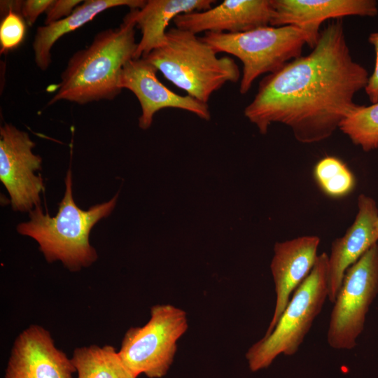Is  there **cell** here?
Segmentation results:
<instances>
[{
    "label": "cell",
    "mask_w": 378,
    "mask_h": 378,
    "mask_svg": "<svg viewBox=\"0 0 378 378\" xmlns=\"http://www.w3.org/2000/svg\"><path fill=\"white\" fill-rule=\"evenodd\" d=\"M320 241L318 236L304 235L274 244L270 269L276 303L265 335L274 329L293 293L311 272L318 256Z\"/></svg>",
    "instance_id": "12"
},
{
    "label": "cell",
    "mask_w": 378,
    "mask_h": 378,
    "mask_svg": "<svg viewBox=\"0 0 378 378\" xmlns=\"http://www.w3.org/2000/svg\"><path fill=\"white\" fill-rule=\"evenodd\" d=\"M201 38L217 53L232 55L241 62V94L248 92L260 76L277 71L300 57L305 44L313 49L318 41L308 31L295 25H267L232 34L205 32Z\"/></svg>",
    "instance_id": "5"
},
{
    "label": "cell",
    "mask_w": 378,
    "mask_h": 378,
    "mask_svg": "<svg viewBox=\"0 0 378 378\" xmlns=\"http://www.w3.org/2000/svg\"><path fill=\"white\" fill-rule=\"evenodd\" d=\"M314 176L321 190L333 198L349 195L356 184L355 177L346 164L333 156H326L316 164Z\"/></svg>",
    "instance_id": "20"
},
{
    "label": "cell",
    "mask_w": 378,
    "mask_h": 378,
    "mask_svg": "<svg viewBox=\"0 0 378 378\" xmlns=\"http://www.w3.org/2000/svg\"><path fill=\"white\" fill-rule=\"evenodd\" d=\"M65 192L54 217L42 211L41 205L29 211L30 220L18 226L20 234L29 236L39 244V249L49 262L57 260L71 271L91 265L97 259L90 245L89 235L93 226L107 217L115 206L118 194L102 204L84 211L78 207L72 195V178L68 171Z\"/></svg>",
    "instance_id": "3"
},
{
    "label": "cell",
    "mask_w": 378,
    "mask_h": 378,
    "mask_svg": "<svg viewBox=\"0 0 378 378\" xmlns=\"http://www.w3.org/2000/svg\"><path fill=\"white\" fill-rule=\"evenodd\" d=\"M358 211L354 223L344 234L335 239L328 255V298L333 303L344 274L368 249L377 243L375 223L378 208L374 200L361 194L358 197Z\"/></svg>",
    "instance_id": "14"
},
{
    "label": "cell",
    "mask_w": 378,
    "mask_h": 378,
    "mask_svg": "<svg viewBox=\"0 0 378 378\" xmlns=\"http://www.w3.org/2000/svg\"><path fill=\"white\" fill-rule=\"evenodd\" d=\"M375 234H376V237H377V241H378V218L376 221V223H375Z\"/></svg>",
    "instance_id": "26"
},
{
    "label": "cell",
    "mask_w": 378,
    "mask_h": 378,
    "mask_svg": "<svg viewBox=\"0 0 378 378\" xmlns=\"http://www.w3.org/2000/svg\"><path fill=\"white\" fill-rule=\"evenodd\" d=\"M272 4L270 26H298L317 41L320 26L326 20L350 15L374 17L378 13L374 0H272Z\"/></svg>",
    "instance_id": "15"
},
{
    "label": "cell",
    "mask_w": 378,
    "mask_h": 378,
    "mask_svg": "<svg viewBox=\"0 0 378 378\" xmlns=\"http://www.w3.org/2000/svg\"><path fill=\"white\" fill-rule=\"evenodd\" d=\"M378 295V244L346 271L333 302L327 341L330 347L349 350L357 344L366 315Z\"/></svg>",
    "instance_id": "8"
},
{
    "label": "cell",
    "mask_w": 378,
    "mask_h": 378,
    "mask_svg": "<svg viewBox=\"0 0 378 378\" xmlns=\"http://www.w3.org/2000/svg\"><path fill=\"white\" fill-rule=\"evenodd\" d=\"M272 0H225L204 11L182 13L173 20L176 27L201 32L239 33L270 25Z\"/></svg>",
    "instance_id": "13"
},
{
    "label": "cell",
    "mask_w": 378,
    "mask_h": 378,
    "mask_svg": "<svg viewBox=\"0 0 378 378\" xmlns=\"http://www.w3.org/2000/svg\"><path fill=\"white\" fill-rule=\"evenodd\" d=\"M135 27L125 15L118 27L99 31L88 47L76 52L48 105L61 100L85 104L118 96L122 69L134 58L137 48Z\"/></svg>",
    "instance_id": "2"
},
{
    "label": "cell",
    "mask_w": 378,
    "mask_h": 378,
    "mask_svg": "<svg viewBox=\"0 0 378 378\" xmlns=\"http://www.w3.org/2000/svg\"><path fill=\"white\" fill-rule=\"evenodd\" d=\"M368 78L367 69L351 57L343 21L335 19L321 30L309 55L260 80L244 114L262 134L279 122L289 127L300 143L319 142L361 106L354 97Z\"/></svg>",
    "instance_id": "1"
},
{
    "label": "cell",
    "mask_w": 378,
    "mask_h": 378,
    "mask_svg": "<svg viewBox=\"0 0 378 378\" xmlns=\"http://www.w3.org/2000/svg\"><path fill=\"white\" fill-rule=\"evenodd\" d=\"M35 143L29 134L11 124L0 127V180L10 197L14 211H28L41 205L43 179L41 158L32 152Z\"/></svg>",
    "instance_id": "9"
},
{
    "label": "cell",
    "mask_w": 378,
    "mask_h": 378,
    "mask_svg": "<svg viewBox=\"0 0 378 378\" xmlns=\"http://www.w3.org/2000/svg\"><path fill=\"white\" fill-rule=\"evenodd\" d=\"M166 36L165 44L144 59L191 97L206 104L215 91L240 78L235 61L226 56L218 57L213 47L197 34L172 27Z\"/></svg>",
    "instance_id": "4"
},
{
    "label": "cell",
    "mask_w": 378,
    "mask_h": 378,
    "mask_svg": "<svg viewBox=\"0 0 378 378\" xmlns=\"http://www.w3.org/2000/svg\"><path fill=\"white\" fill-rule=\"evenodd\" d=\"M71 360L77 378H137L111 345L78 347Z\"/></svg>",
    "instance_id": "18"
},
{
    "label": "cell",
    "mask_w": 378,
    "mask_h": 378,
    "mask_svg": "<svg viewBox=\"0 0 378 378\" xmlns=\"http://www.w3.org/2000/svg\"><path fill=\"white\" fill-rule=\"evenodd\" d=\"M328 255L321 253L293 293L272 332L253 344L246 358L253 372L269 367L280 354H295L328 298Z\"/></svg>",
    "instance_id": "6"
},
{
    "label": "cell",
    "mask_w": 378,
    "mask_h": 378,
    "mask_svg": "<svg viewBox=\"0 0 378 378\" xmlns=\"http://www.w3.org/2000/svg\"><path fill=\"white\" fill-rule=\"evenodd\" d=\"M339 129L366 152L378 148V102L363 106L344 118Z\"/></svg>",
    "instance_id": "19"
},
{
    "label": "cell",
    "mask_w": 378,
    "mask_h": 378,
    "mask_svg": "<svg viewBox=\"0 0 378 378\" xmlns=\"http://www.w3.org/2000/svg\"><path fill=\"white\" fill-rule=\"evenodd\" d=\"M81 2L80 0H53L46 12L45 25L68 17Z\"/></svg>",
    "instance_id": "22"
},
{
    "label": "cell",
    "mask_w": 378,
    "mask_h": 378,
    "mask_svg": "<svg viewBox=\"0 0 378 378\" xmlns=\"http://www.w3.org/2000/svg\"><path fill=\"white\" fill-rule=\"evenodd\" d=\"M26 24L22 16L10 11L3 17L0 24L1 53L16 48L24 40Z\"/></svg>",
    "instance_id": "21"
},
{
    "label": "cell",
    "mask_w": 378,
    "mask_h": 378,
    "mask_svg": "<svg viewBox=\"0 0 378 378\" xmlns=\"http://www.w3.org/2000/svg\"><path fill=\"white\" fill-rule=\"evenodd\" d=\"M22 2L23 1H1L0 8L1 15L4 17L10 11L21 15Z\"/></svg>",
    "instance_id": "25"
},
{
    "label": "cell",
    "mask_w": 378,
    "mask_h": 378,
    "mask_svg": "<svg viewBox=\"0 0 378 378\" xmlns=\"http://www.w3.org/2000/svg\"><path fill=\"white\" fill-rule=\"evenodd\" d=\"M368 41L375 51V64L372 74L369 76L365 91L372 104L378 102V31L372 32L368 36Z\"/></svg>",
    "instance_id": "23"
},
{
    "label": "cell",
    "mask_w": 378,
    "mask_h": 378,
    "mask_svg": "<svg viewBox=\"0 0 378 378\" xmlns=\"http://www.w3.org/2000/svg\"><path fill=\"white\" fill-rule=\"evenodd\" d=\"M53 0H26L23 1L21 15L29 26H32L38 17L48 8Z\"/></svg>",
    "instance_id": "24"
},
{
    "label": "cell",
    "mask_w": 378,
    "mask_h": 378,
    "mask_svg": "<svg viewBox=\"0 0 378 378\" xmlns=\"http://www.w3.org/2000/svg\"><path fill=\"white\" fill-rule=\"evenodd\" d=\"M157 71L146 59L133 58L123 66L120 73L119 88L132 92L140 103V128L148 129L153 122L154 115L165 108L185 110L203 120H210L211 113L207 104L189 95H179L170 90L158 80Z\"/></svg>",
    "instance_id": "10"
},
{
    "label": "cell",
    "mask_w": 378,
    "mask_h": 378,
    "mask_svg": "<svg viewBox=\"0 0 378 378\" xmlns=\"http://www.w3.org/2000/svg\"><path fill=\"white\" fill-rule=\"evenodd\" d=\"M71 358L59 349L48 330L31 325L15 339L4 378H73Z\"/></svg>",
    "instance_id": "11"
},
{
    "label": "cell",
    "mask_w": 378,
    "mask_h": 378,
    "mask_svg": "<svg viewBox=\"0 0 378 378\" xmlns=\"http://www.w3.org/2000/svg\"><path fill=\"white\" fill-rule=\"evenodd\" d=\"M188 327L184 310L169 304L155 305L144 326L126 332L118 355L136 377L144 374L149 378H161L172 364L177 342Z\"/></svg>",
    "instance_id": "7"
},
{
    "label": "cell",
    "mask_w": 378,
    "mask_h": 378,
    "mask_svg": "<svg viewBox=\"0 0 378 378\" xmlns=\"http://www.w3.org/2000/svg\"><path fill=\"white\" fill-rule=\"evenodd\" d=\"M145 3L144 0H86L68 17L38 27L33 41L36 65L42 71L47 70L51 63L50 50L55 42L63 35L92 20L102 12L118 6H127L130 10L141 8Z\"/></svg>",
    "instance_id": "17"
},
{
    "label": "cell",
    "mask_w": 378,
    "mask_h": 378,
    "mask_svg": "<svg viewBox=\"0 0 378 378\" xmlns=\"http://www.w3.org/2000/svg\"><path fill=\"white\" fill-rule=\"evenodd\" d=\"M214 0H148L141 8L132 9L126 15L141 32L134 59L145 58L152 50L162 47L167 40V27L178 15L204 11Z\"/></svg>",
    "instance_id": "16"
}]
</instances>
